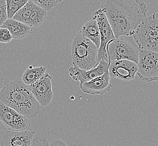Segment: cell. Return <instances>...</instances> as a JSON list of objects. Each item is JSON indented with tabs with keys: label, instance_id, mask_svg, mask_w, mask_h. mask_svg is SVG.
Returning <instances> with one entry per match:
<instances>
[{
	"label": "cell",
	"instance_id": "52a82bcc",
	"mask_svg": "<svg viewBox=\"0 0 158 146\" xmlns=\"http://www.w3.org/2000/svg\"><path fill=\"white\" fill-rule=\"evenodd\" d=\"M92 18L97 22L100 36V46L98 50V61L104 60L109 62L107 46L111 41L115 38V37L107 18L101 8L95 11Z\"/></svg>",
	"mask_w": 158,
	"mask_h": 146
},
{
	"label": "cell",
	"instance_id": "4fadbf2b",
	"mask_svg": "<svg viewBox=\"0 0 158 146\" xmlns=\"http://www.w3.org/2000/svg\"><path fill=\"white\" fill-rule=\"evenodd\" d=\"M110 77L108 70L102 75L95 79L84 83L80 85V88L85 93L91 95H103L110 91L111 84L110 83Z\"/></svg>",
	"mask_w": 158,
	"mask_h": 146
},
{
	"label": "cell",
	"instance_id": "5b68a950",
	"mask_svg": "<svg viewBox=\"0 0 158 146\" xmlns=\"http://www.w3.org/2000/svg\"><path fill=\"white\" fill-rule=\"evenodd\" d=\"M139 46L132 35L117 37L107 46L109 62L127 60L137 64L140 51Z\"/></svg>",
	"mask_w": 158,
	"mask_h": 146
},
{
	"label": "cell",
	"instance_id": "6da1fadb",
	"mask_svg": "<svg viewBox=\"0 0 158 146\" xmlns=\"http://www.w3.org/2000/svg\"><path fill=\"white\" fill-rule=\"evenodd\" d=\"M101 9L115 37L132 35L148 10L143 0H105Z\"/></svg>",
	"mask_w": 158,
	"mask_h": 146
},
{
	"label": "cell",
	"instance_id": "2e32d148",
	"mask_svg": "<svg viewBox=\"0 0 158 146\" xmlns=\"http://www.w3.org/2000/svg\"><path fill=\"white\" fill-rule=\"evenodd\" d=\"M79 32L99 48L100 46V36L98 25L95 19L92 18L85 22Z\"/></svg>",
	"mask_w": 158,
	"mask_h": 146
},
{
	"label": "cell",
	"instance_id": "5bb4252c",
	"mask_svg": "<svg viewBox=\"0 0 158 146\" xmlns=\"http://www.w3.org/2000/svg\"><path fill=\"white\" fill-rule=\"evenodd\" d=\"M35 133V131L23 130L14 132L9 130L3 136L1 146H31Z\"/></svg>",
	"mask_w": 158,
	"mask_h": 146
},
{
	"label": "cell",
	"instance_id": "7c38bea8",
	"mask_svg": "<svg viewBox=\"0 0 158 146\" xmlns=\"http://www.w3.org/2000/svg\"><path fill=\"white\" fill-rule=\"evenodd\" d=\"M109 64V62L101 60L96 67L91 70H85L79 69L73 64V67H70L69 69V75L73 80L79 82L80 85H81L104 74L108 71Z\"/></svg>",
	"mask_w": 158,
	"mask_h": 146
},
{
	"label": "cell",
	"instance_id": "7a4b0ae2",
	"mask_svg": "<svg viewBox=\"0 0 158 146\" xmlns=\"http://www.w3.org/2000/svg\"><path fill=\"white\" fill-rule=\"evenodd\" d=\"M0 103L13 108L28 119L35 118L41 110V105L33 95L29 86L18 80L2 88Z\"/></svg>",
	"mask_w": 158,
	"mask_h": 146
},
{
	"label": "cell",
	"instance_id": "ba28073f",
	"mask_svg": "<svg viewBox=\"0 0 158 146\" xmlns=\"http://www.w3.org/2000/svg\"><path fill=\"white\" fill-rule=\"evenodd\" d=\"M47 11L38 6L31 0L19 10L12 19L25 24L30 27L37 28L44 22Z\"/></svg>",
	"mask_w": 158,
	"mask_h": 146
},
{
	"label": "cell",
	"instance_id": "ac0fdd59",
	"mask_svg": "<svg viewBox=\"0 0 158 146\" xmlns=\"http://www.w3.org/2000/svg\"><path fill=\"white\" fill-rule=\"evenodd\" d=\"M29 0H6L7 18L12 19L15 14L24 6Z\"/></svg>",
	"mask_w": 158,
	"mask_h": 146
},
{
	"label": "cell",
	"instance_id": "8992f818",
	"mask_svg": "<svg viewBox=\"0 0 158 146\" xmlns=\"http://www.w3.org/2000/svg\"><path fill=\"white\" fill-rule=\"evenodd\" d=\"M137 74L142 82L150 83L158 80V53L141 50L137 63Z\"/></svg>",
	"mask_w": 158,
	"mask_h": 146
},
{
	"label": "cell",
	"instance_id": "603a6c76",
	"mask_svg": "<svg viewBox=\"0 0 158 146\" xmlns=\"http://www.w3.org/2000/svg\"><path fill=\"white\" fill-rule=\"evenodd\" d=\"M49 146H68L66 143L61 140H55L50 144Z\"/></svg>",
	"mask_w": 158,
	"mask_h": 146
},
{
	"label": "cell",
	"instance_id": "9a60e30c",
	"mask_svg": "<svg viewBox=\"0 0 158 146\" xmlns=\"http://www.w3.org/2000/svg\"><path fill=\"white\" fill-rule=\"evenodd\" d=\"M1 28H6L14 39H22L27 37L31 33V27L13 19H7Z\"/></svg>",
	"mask_w": 158,
	"mask_h": 146
},
{
	"label": "cell",
	"instance_id": "9c48e42d",
	"mask_svg": "<svg viewBox=\"0 0 158 146\" xmlns=\"http://www.w3.org/2000/svg\"><path fill=\"white\" fill-rule=\"evenodd\" d=\"M0 121L10 131L26 130L30 126L27 118L13 108L0 103Z\"/></svg>",
	"mask_w": 158,
	"mask_h": 146
},
{
	"label": "cell",
	"instance_id": "d4e9b609",
	"mask_svg": "<svg viewBox=\"0 0 158 146\" xmlns=\"http://www.w3.org/2000/svg\"><path fill=\"white\" fill-rule=\"evenodd\" d=\"M56 1V3H60V2H61L63 1H64V0H55Z\"/></svg>",
	"mask_w": 158,
	"mask_h": 146
},
{
	"label": "cell",
	"instance_id": "ffe728a7",
	"mask_svg": "<svg viewBox=\"0 0 158 146\" xmlns=\"http://www.w3.org/2000/svg\"><path fill=\"white\" fill-rule=\"evenodd\" d=\"M7 19L6 0H0V28Z\"/></svg>",
	"mask_w": 158,
	"mask_h": 146
},
{
	"label": "cell",
	"instance_id": "7402d4cb",
	"mask_svg": "<svg viewBox=\"0 0 158 146\" xmlns=\"http://www.w3.org/2000/svg\"><path fill=\"white\" fill-rule=\"evenodd\" d=\"M50 144L46 137H34L31 146H49Z\"/></svg>",
	"mask_w": 158,
	"mask_h": 146
},
{
	"label": "cell",
	"instance_id": "277c9868",
	"mask_svg": "<svg viewBox=\"0 0 158 146\" xmlns=\"http://www.w3.org/2000/svg\"><path fill=\"white\" fill-rule=\"evenodd\" d=\"M132 36L140 50L158 53V13L143 19Z\"/></svg>",
	"mask_w": 158,
	"mask_h": 146
},
{
	"label": "cell",
	"instance_id": "e0dca14e",
	"mask_svg": "<svg viewBox=\"0 0 158 146\" xmlns=\"http://www.w3.org/2000/svg\"><path fill=\"white\" fill-rule=\"evenodd\" d=\"M46 71V68L44 67L29 66L23 74L22 81L27 86H31L44 76Z\"/></svg>",
	"mask_w": 158,
	"mask_h": 146
},
{
	"label": "cell",
	"instance_id": "8fae6325",
	"mask_svg": "<svg viewBox=\"0 0 158 146\" xmlns=\"http://www.w3.org/2000/svg\"><path fill=\"white\" fill-rule=\"evenodd\" d=\"M52 79V77L46 73L37 82L29 86L33 95L42 107L50 105L54 97Z\"/></svg>",
	"mask_w": 158,
	"mask_h": 146
},
{
	"label": "cell",
	"instance_id": "cb8c5ba5",
	"mask_svg": "<svg viewBox=\"0 0 158 146\" xmlns=\"http://www.w3.org/2000/svg\"><path fill=\"white\" fill-rule=\"evenodd\" d=\"M3 79L2 75V73L0 71V91H1L2 88V84H3Z\"/></svg>",
	"mask_w": 158,
	"mask_h": 146
},
{
	"label": "cell",
	"instance_id": "30bf717a",
	"mask_svg": "<svg viewBox=\"0 0 158 146\" xmlns=\"http://www.w3.org/2000/svg\"><path fill=\"white\" fill-rule=\"evenodd\" d=\"M108 72L110 78L129 82L134 79L137 73V64L131 61L120 60L109 61Z\"/></svg>",
	"mask_w": 158,
	"mask_h": 146
},
{
	"label": "cell",
	"instance_id": "44dd1931",
	"mask_svg": "<svg viewBox=\"0 0 158 146\" xmlns=\"http://www.w3.org/2000/svg\"><path fill=\"white\" fill-rule=\"evenodd\" d=\"M13 39L11 34L9 30L6 28H0V42L3 43H7Z\"/></svg>",
	"mask_w": 158,
	"mask_h": 146
},
{
	"label": "cell",
	"instance_id": "3957f363",
	"mask_svg": "<svg viewBox=\"0 0 158 146\" xmlns=\"http://www.w3.org/2000/svg\"><path fill=\"white\" fill-rule=\"evenodd\" d=\"M98 48L80 33L76 34L71 43L73 64L83 70H91L98 65Z\"/></svg>",
	"mask_w": 158,
	"mask_h": 146
},
{
	"label": "cell",
	"instance_id": "d6986e66",
	"mask_svg": "<svg viewBox=\"0 0 158 146\" xmlns=\"http://www.w3.org/2000/svg\"><path fill=\"white\" fill-rule=\"evenodd\" d=\"M33 3L42 9L50 11L57 5L55 0H31Z\"/></svg>",
	"mask_w": 158,
	"mask_h": 146
}]
</instances>
